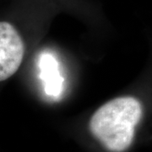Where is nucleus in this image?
<instances>
[{
    "label": "nucleus",
    "mask_w": 152,
    "mask_h": 152,
    "mask_svg": "<svg viewBox=\"0 0 152 152\" xmlns=\"http://www.w3.org/2000/svg\"><path fill=\"white\" fill-rule=\"evenodd\" d=\"M143 116L141 102L132 96L111 100L94 113L90 130L107 151L124 152L131 145Z\"/></svg>",
    "instance_id": "f257e3e1"
},
{
    "label": "nucleus",
    "mask_w": 152,
    "mask_h": 152,
    "mask_svg": "<svg viewBox=\"0 0 152 152\" xmlns=\"http://www.w3.org/2000/svg\"><path fill=\"white\" fill-rule=\"evenodd\" d=\"M25 47L20 35L10 23H0V80L13 76L24 58Z\"/></svg>",
    "instance_id": "f03ea898"
},
{
    "label": "nucleus",
    "mask_w": 152,
    "mask_h": 152,
    "mask_svg": "<svg viewBox=\"0 0 152 152\" xmlns=\"http://www.w3.org/2000/svg\"><path fill=\"white\" fill-rule=\"evenodd\" d=\"M42 73L47 74L43 78L44 80L48 81L46 86V92L48 95L52 94L56 96L59 93L61 86V81L58 80L59 75L56 70V61L52 57H49V55H47V57L42 58Z\"/></svg>",
    "instance_id": "7ed1b4c3"
}]
</instances>
